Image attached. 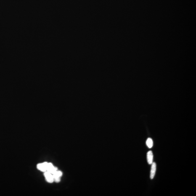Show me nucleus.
<instances>
[{
	"label": "nucleus",
	"instance_id": "f257e3e1",
	"mask_svg": "<svg viewBox=\"0 0 196 196\" xmlns=\"http://www.w3.org/2000/svg\"><path fill=\"white\" fill-rule=\"evenodd\" d=\"M150 171V178L151 179H153L155 177L157 165L155 162H153L152 164Z\"/></svg>",
	"mask_w": 196,
	"mask_h": 196
},
{
	"label": "nucleus",
	"instance_id": "f03ea898",
	"mask_svg": "<svg viewBox=\"0 0 196 196\" xmlns=\"http://www.w3.org/2000/svg\"><path fill=\"white\" fill-rule=\"evenodd\" d=\"M44 176L46 178V181L49 183H52L54 181V178L53 175L49 172H45Z\"/></svg>",
	"mask_w": 196,
	"mask_h": 196
},
{
	"label": "nucleus",
	"instance_id": "7ed1b4c3",
	"mask_svg": "<svg viewBox=\"0 0 196 196\" xmlns=\"http://www.w3.org/2000/svg\"><path fill=\"white\" fill-rule=\"evenodd\" d=\"M57 168L54 167L52 163H48L46 171L49 172L51 174H53L57 171Z\"/></svg>",
	"mask_w": 196,
	"mask_h": 196
},
{
	"label": "nucleus",
	"instance_id": "20e7f679",
	"mask_svg": "<svg viewBox=\"0 0 196 196\" xmlns=\"http://www.w3.org/2000/svg\"><path fill=\"white\" fill-rule=\"evenodd\" d=\"M62 172L57 170L53 174L54 178V181H56V182H59L60 180V177L62 176Z\"/></svg>",
	"mask_w": 196,
	"mask_h": 196
},
{
	"label": "nucleus",
	"instance_id": "39448f33",
	"mask_svg": "<svg viewBox=\"0 0 196 196\" xmlns=\"http://www.w3.org/2000/svg\"><path fill=\"white\" fill-rule=\"evenodd\" d=\"M48 163L44 162L42 163H39L37 165V168L38 170L43 172H46L47 170V167Z\"/></svg>",
	"mask_w": 196,
	"mask_h": 196
},
{
	"label": "nucleus",
	"instance_id": "423d86ee",
	"mask_svg": "<svg viewBox=\"0 0 196 196\" xmlns=\"http://www.w3.org/2000/svg\"><path fill=\"white\" fill-rule=\"evenodd\" d=\"M147 159L148 163L151 165L153 163V155L152 151H149L147 154Z\"/></svg>",
	"mask_w": 196,
	"mask_h": 196
},
{
	"label": "nucleus",
	"instance_id": "0eeeda50",
	"mask_svg": "<svg viewBox=\"0 0 196 196\" xmlns=\"http://www.w3.org/2000/svg\"><path fill=\"white\" fill-rule=\"evenodd\" d=\"M146 144H147V147L149 148H152L153 145V142L152 139L150 138L147 139V141H146Z\"/></svg>",
	"mask_w": 196,
	"mask_h": 196
}]
</instances>
